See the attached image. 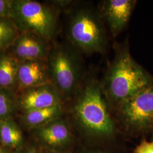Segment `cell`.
Listing matches in <instances>:
<instances>
[{"instance_id": "obj_1", "label": "cell", "mask_w": 153, "mask_h": 153, "mask_svg": "<svg viewBox=\"0 0 153 153\" xmlns=\"http://www.w3.org/2000/svg\"><path fill=\"white\" fill-rule=\"evenodd\" d=\"M152 85L153 77L133 59L128 48L116 52L102 85L105 94L119 104Z\"/></svg>"}, {"instance_id": "obj_2", "label": "cell", "mask_w": 153, "mask_h": 153, "mask_svg": "<svg viewBox=\"0 0 153 153\" xmlns=\"http://www.w3.org/2000/svg\"><path fill=\"white\" fill-rule=\"evenodd\" d=\"M102 86L89 79L78 90L73 113L76 121L88 133L99 137L109 136L114 131L104 99Z\"/></svg>"}, {"instance_id": "obj_3", "label": "cell", "mask_w": 153, "mask_h": 153, "mask_svg": "<svg viewBox=\"0 0 153 153\" xmlns=\"http://www.w3.org/2000/svg\"><path fill=\"white\" fill-rule=\"evenodd\" d=\"M47 64L52 83L64 99L75 95L81 85L82 64L71 44H53Z\"/></svg>"}, {"instance_id": "obj_4", "label": "cell", "mask_w": 153, "mask_h": 153, "mask_svg": "<svg viewBox=\"0 0 153 153\" xmlns=\"http://www.w3.org/2000/svg\"><path fill=\"white\" fill-rule=\"evenodd\" d=\"M10 19L21 33L33 32L53 42L58 31L56 7L33 0H12Z\"/></svg>"}, {"instance_id": "obj_5", "label": "cell", "mask_w": 153, "mask_h": 153, "mask_svg": "<svg viewBox=\"0 0 153 153\" xmlns=\"http://www.w3.org/2000/svg\"><path fill=\"white\" fill-rule=\"evenodd\" d=\"M67 35L71 45L86 53H102L106 47L107 38L100 18L89 8L81 7L72 12Z\"/></svg>"}, {"instance_id": "obj_6", "label": "cell", "mask_w": 153, "mask_h": 153, "mask_svg": "<svg viewBox=\"0 0 153 153\" xmlns=\"http://www.w3.org/2000/svg\"><path fill=\"white\" fill-rule=\"evenodd\" d=\"M120 114L131 128L145 129L153 124V85L145 88L119 104Z\"/></svg>"}, {"instance_id": "obj_7", "label": "cell", "mask_w": 153, "mask_h": 153, "mask_svg": "<svg viewBox=\"0 0 153 153\" xmlns=\"http://www.w3.org/2000/svg\"><path fill=\"white\" fill-rule=\"evenodd\" d=\"M60 94L53 84L28 88L16 94L17 114L62 104Z\"/></svg>"}, {"instance_id": "obj_8", "label": "cell", "mask_w": 153, "mask_h": 153, "mask_svg": "<svg viewBox=\"0 0 153 153\" xmlns=\"http://www.w3.org/2000/svg\"><path fill=\"white\" fill-rule=\"evenodd\" d=\"M52 43L36 33L22 32L7 52L19 62L33 60H47L53 45Z\"/></svg>"}, {"instance_id": "obj_9", "label": "cell", "mask_w": 153, "mask_h": 153, "mask_svg": "<svg viewBox=\"0 0 153 153\" xmlns=\"http://www.w3.org/2000/svg\"><path fill=\"white\" fill-rule=\"evenodd\" d=\"M32 131L38 141L48 150L60 152L68 148L72 140L70 127L61 117Z\"/></svg>"}, {"instance_id": "obj_10", "label": "cell", "mask_w": 153, "mask_h": 153, "mask_svg": "<svg viewBox=\"0 0 153 153\" xmlns=\"http://www.w3.org/2000/svg\"><path fill=\"white\" fill-rule=\"evenodd\" d=\"M52 84L47 60H33L19 62L16 94L28 88Z\"/></svg>"}, {"instance_id": "obj_11", "label": "cell", "mask_w": 153, "mask_h": 153, "mask_svg": "<svg viewBox=\"0 0 153 153\" xmlns=\"http://www.w3.org/2000/svg\"><path fill=\"white\" fill-rule=\"evenodd\" d=\"M135 4L136 1L133 0H108L104 2L103 13L114 35L126 27Z\"/></svg>"}, {"instance_id": "obj_12", "label": "cell", "mask_w": 153, "mask_h": 153, "mask_svg": "<svg viewBox=\"0 0 153 153\" xmlns=\"http://www.w3.org/2000/svg\"><path fill=\"white\" fill-rule=\"evenodd\" d=\"M62 112V104H60L19 114V120L24 127L32 131L61 118Z\"/></svg>"}, {"instance_id": "obj_13", "label": "cell", "mask_w": 153, "mask_h": 153, "mask_svg": "<svg viewBox=\"0 0 153 153\" xmlns=\"http://www.w3.org/2000/svg\"><path fill=\"white\" fill-rule=\"evenodd\" d=\"M21 128L14 120L10 117L0 120V145L14 152L25 146Z\"/></svg>"}, {"instance_id": "obj_14", "label": "cell", "mask_w": 153, "mask_h": 153, "mask_svg": "<svg viewBox=\"0 0 153 153\" xmlns=\"http://www.w3.org/2000/svg\"><path fill=\"white\" fill-rule=\"evenodd\" d=\"M19 61L7 52L0 53V88L17 91Z\"/></svg>"}, {"instance_id": "obj_15", "label": "cell", "mask_w": 153, "mask_h": 153, "mask_svg": "<svg viewBox=\"0 0 153 153\" xmlns=\"http://www.w3.org/2000/svg\"><path fill=\"white\" fill-rule=\"evenodd\" d=\"M20 31L9 18H0V53L7 52Z\"/></svg>"}, {"instance_id": "obj_16", "label": "cell", "mask_w": 153, "mask_h": 153, "mask_svg": "<svg viewBox=\"0 0 153 153\" xmlns=\"http://www.w3.org/2000/svg\"><path fill=\"white\" fill-rule=\"evenodd\" d=\"M16 114V93L0 88V120L14 117Z\"/></svg>"}, {"instance_id": "obj_17", "label": "cell", "mask_w": 153, "mask_h": 153, "mask_svg": "<svg viewBox=\"0 0 153 153\" xmlns=\"http://www.w3.org/2000/svg\"><path fill=\"white\" fill-rule=\"evenodd\" d=\"M12 0H0V18H10Z\"/></svg>"}, {"instance_id": "obj_18", "label": "cell", "mask_w": 153, "mask_h": 153, "mask_svg": "<svg viewBox=\"0 0 153 153\" xmlns=\"http://www.w3.org/2000/svg\"><path fill=\"white\" fill-rule=\"evenodd\" d=\"M135 153H153V142L143 141L134 150Z\"/></svg>"}, {"instance_id": "obj_19", "label": "cell", "mask_w": 153, "mask_h": 153, "mask_svg": "<svg viewBox=\"0 0 153 153\" xmlns=\"http://www.w3.org/2000/svg\"><path fill=\"white\" fill-rule=\"evenodd\" d=\"M14 153H42L38 148L33 145L24 146L23 148L16 151Z\"/></svg>"}, {"instance_id": "obj_20", "label": "cell", "mask_w": 153, "mask_h": 153, "mask_svg": "<svg viewBox=\"0 0 153 153\" xmlns=\"http://www.w3.org/2000/svg\"><path fill=\"white\" fill-rule=\"evenodd\" d=\"M14 151L5 148L0 145V153H14Z\"/></svg>"}, {"instance_id": "obj_21", "label": "cell", "mask_w": 153, "mask_h": 153, "mask_svg": "<svg viewBox=\"0 0 153 153\" xmlns=\"http://www.w3.org/2000/svg\"><path fill=\"white\" fill-rule=\"evenodd\" d=\"M42 153H61V152H58V151H55V150H48L46 149L44 150V152H42Z\"/></svg>"}, {"instance_id": "obj_22", "label": "cell", "mask_w": 153, "mask_h": 153, "mask_svg": "<svg viewBox=\"0 0 153 153\" xmlns=\"http://www.w3.org/2000/svg\"><path fill=\"white\" fill-rule=\"evenodd\" d=\"M96 153V152H95V153Z\"/></svg>"}]
</instances>
